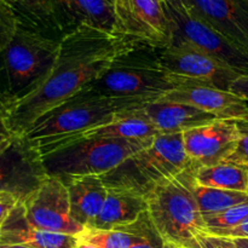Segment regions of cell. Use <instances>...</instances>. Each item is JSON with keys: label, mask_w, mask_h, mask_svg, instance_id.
Here are the masks:
<instances>
[{"label": "cell", "mask_w": 248, "mask_h": 248, "mask_svg": "<svg viewBox=\"0 0 248 248\" xmlns=\"http://www.w3.org/2000/svg\"><path fill=\"white\" fill-rule=\"evenodd\" d=\"M18 202L19 201L15 196L9 195V194H0V232H1L5 220L7 219L11 211Z\"/></svg>", "instance_id": "30"}, {"label": "cell", "mask_w": 248, "mask_h": 248, "mask_svg": "<svg viewBox=\"0 0 248 248\" xmlns=\"http://www.w3.org/2000/svg\"><path fill=\"white\" fill-rule=\"evenodd\" d=\"M189 160L195 167H210L224 162L236 149L241 138L239 123L215 120L182 133Z\"/></svg>", "instance_id": "13"}, {"label": "cell", "mask_w": 248, "mask_h": 248, "mask_svg": "<svg viewBox=\"0 0 248 248\" xmlns=\"http://www.w3.org/2000/svg\"><path fill=\"white\" fill-rule=\"evenodd\" d=\"M182 84V78L162 68L155 48L130 46L119 53L103 75L86 87L101 96L137 97L156 102Z\"/></svg>", "instance_id": "4"}, {"label": "cell", "mask_w": 248, "mask_h": 248, "mask_svg": "<svg viewBox=\"0 0 248 248\" xmlns=\"http://www.w3.org/2000/svg\"><path fill=\"white\" fill-rule=\"evenodd\" d=\"M21 203L26 219L38 229L75 237L84 232L70 215L69 193L60 178L48 177Z\"/></svg>", "instance_id": "11"}, {"label": "cell", "mask_w": 248, "mask_h": 248, "mask_svg": "<svg viewBox=\"0 0 248 248\" xmlns=\"http://www.w3.org/2000/svg\"><path fill=\"white\" fill-rule=\"evenodd\" d=\"M18 24L19 19L14 10L0 0V52L11 41Z\"/></svg>", "instance_id": "27"}, {"label": "cell", "mask_w": 248, "mask_h": 248, "mask_svg": "<svg viewBox=\"0 0 248 248\" xmlns=\"http://www.w3.org/2000/svg\"><path fill=\"white\" fill-rule=\"evenodd\" d=\"M246 167V170H247V189H246V194L248 195V166H245Z\"/></svg>", "instance_id": "38"}, {"label": "cell", "mask_w": 248, "mask_h": 248, "mask_svg": "<svg viewBox=\"0 0 248 248\" xmlns=\"http://www.w3.org/2000/svg\"><path fill=\"white\" fill-rule=\"evenodd\" d=\"M198 242L200 248H237L234 241L229 237L217 236V235L202 234L198 237Z\"/></svg>", "instance_id": "29"}, {"label": "cell", "mask_w": 248, "mask_h": 248, "mask_svg": "<svg viewBox=\"0 0 248 248\" xmlns=\"http://www.w3.org/2000/svg\"><path fill=\"white\" fill-rule=\"evenodd\" d=\"M248 217V202L241 203V205L234 206L228 210L219 213H213V215H205L206 229L207 234L211 235H222L223 232L232 229L241 224Z\"/></svg>", "instance_id": "25"}, {"label": "cell", "mask_w": 248, "mask_h": 248, "mask_svg": "<svg viewBox=\"0 0 248 248\" xmlns=\"http://www.w3.org/2000/svg\"><path fill=\"white\" fill-rule=\"evenodd\" d=\"M219 236L229 237V239H237V237H248V217L241 224H239L237 227L232 228V229L228 230V232H223Z\"/></svg>", "instance_id": "33"}, {"label": "cell", "mask_w": 248, "mask_h": 248, "mask_svg": "<svg viewBox=\"0 0 248 248\" xmlns=\"http://www.w3.org/2000/svg\"><path fill=\"white\" fill-rule=\"evenodd\" d=\"M0 248H31L23 245H0Z\"/></svg>", "instance_id": "36"}, {"label": "cell", "mask_w": 248, "mask_h": 248, "mask_svg": "<svg viewBox=\"0 0 248 248\" xmlns=\"http://www.w3.org/2000/svg\"><path fill=\"white\" fill-rule=\"evenodd\" d=\"M15 11L19 23L41 31L48 36L62 38L52 16L41 0H2Z\"/></svg>", "instance_id": "21"}, {"label": "cell", "mask_w": 248, "mask_h": 248, "mask_svg": "<svg viewBox=\"0 0 248 248\" xmlns=\"http://www.w3.org/2000/svg\"><path fill=\"white\" fill-rule=\"evenodd\" d=\"M194 177L200 186L246 193L247 170L245 166L227 162L210 167L194 166Z\"/></svg>", "instance_id": "20"}, {"label": "cell", "mask_w": 248, "mask_h": 248, "mask_svg": "<svg viewBox=\"0 0 248 248\" xmlns=\"http://www.w3.org/2000/svg\"><path fill=\"white\" fill-rule=\"evenodd\" d=\"M155 137L147 140H81L39 152V154L48 177L102 176L118 167L130 156L149 147Z\"/></svg>", "instance_id": "7"}, {"label": "cell", "mask_w": 248, "mask_h": 248, "mask_svg": "<svg viewBox=\"0 0 248 248\" xmlns=\"http://www.w3.org/2000/svg\"><path fill=\"white\" fill-rule=\"evenodd\" d=\"M41 1L52 16L62 35L81 26V19H80L81 0H41Z\"/></svg>", "instance_id": "23"}, {"label": "cell", "mask_w": 248, "mask_h": 248, "mask_svg": "<svg viewBox=\"0 0 248 248\" xmlns=\"http://www.w3.org/2000/svg\"><path fill=\"white\" fill-rule=\"evenodd\" d=\"M127 45L155 50L172 44L165 0H115V31Z\"/></svg>", "instance_id": "8"}, {"label": "cell", "mask_w": 248, "mask_h": 248, "mask_svg": "<svg viewBox=\"0 0 248 248\" xmlns=\"http://www.w3.org/2000/svg\"><path fill=\"white\" fill-rule=\"evenodd\" d=\"M232 240L237 248H248V237H237Z\"/></svg>", "instance_id": "34"}, {"label": "cell", "mask_w": 248, "mask_h": 248, "mask_svg": "<svg viewBox=\"0 0 248 248\" xmlns=\"http://www.w3.org/2000/svg\"><path fill=\"white\" fill-rule=\"evenodd\" d=\"M148 211L147 199L125 190L108 189V195L98 217L87 228L116 230L135 223Z\"/></svg>", "instance_id": "19"}, {"label": "cell", "mask_w": 248, "mask_h": 248, "mask_svg": "<svg viewBox=\"0 0 248 248\" xmlns=\"http://www.w3.org/2000/svg\"><path fill=\"white\" fill-rule=\"evenodd\" d=\"M127 47L120 36L92 27L80 26L65 33L45 81L24 98L4 107L10 132L23 136L41 116L103 75Z\"/></svg>", "instance_id": "1"}, {"label": "cell", "mask_w": 248, "mask_h": 248, "mask_svg": "<svg viewBox=\"0 0 248 248\" xmlns=\"http://www.w3.org/2000/svg\"><path fill=\"white\" fill-rule=\"evenodd\" d=\"M152 102L137 97L101 96L85 86L64 103L41 116L23 136L29 140H40L78 135L116 120L123 111Z\"/></svg>", "instance_id": "5"}, {"label": "cell", "mask_w": 248, "mask_h": 248, "mask_svg": "<svg viewBox=\"0 0 248 248\" xmlns=\"http://www.w3.org/2000/svg\"><path fill=\"white\" fill-rule=\"evenodd\" d=\"M116 230H124L132 236L130 248H165V241L160 236L148 211L140 216L135 223Z\"/></svg>", "instance_id": "24"}, {"label": "cell", "mask_w": 248, "mask_h": 248, "mask_svg": "<svg viewBox=\"0 0 248 248\" xmlns=\"http://www.w3.org/2000/svg\"><path fill=\"white\" fill-rule=\"evenodd\" d=\"M75 248H78V247H75Z\"/></svg>", "instance_id": "40"}, {"label": "cell", "mask_w": 248, "mask_h": 248, "mask_svg": "<svg viewBox=\"0 0 248 248\" xmlns=\"http://www.w3.org/2000/svg\"><path fill=\"white\" fill-rule=\"evenodd\" d=\"M78 239L97 248H130L132 242V236L124 230H103L93 228H85Z\"/></svg>", "instance_id": "26"}, {"label": "cell", "mask_w": 248, "mask_h": 248, "mask_svg": "<svg viewBox=\"0 0 248 248\" xmlns=\"http://www.w3.org/2000/svg\"><path fill=\"white\" fill-rule=\"evenodd\" d=\"M47 178L38 149L26 136L15 135L0 152V194L23 202Z\"/></svg>", "instance_id": "10"}, {"label": "cell", "mask_w": 248, "mask_h": 248, "mask_svg": "<svg viewBox=\"0 0 248 248\" xmlns=\"http://www.w3.org/2000/svg\"><path fill=\"white\" fill-rule=\"evenodd\" d=\"M14 136L15 135L10 132L6 126V123H5L4 106H2L1 101H0V152L10 144Z\"/></svg>", "instance_id": "31"}, {"label": "cell", "mask_w": 248, "mask_h": 248, "mask_svg": "<svg viewBox=\"0 0 248 248\" xmlns=\"http://www.w3.org/2000/svg\"><path fill=\"white\" fill-rule=\"evenodd\" d=\"M172 44L184 43L219 61L241 75H248V53L207 24L165 1Z\"/></svg>", "instance_id": "9"}, {"label": "cell", "mask_w": 248, "mask_h": 248, "mask_svg": "<svg viewBox=\"0 0 248 248\" xmlns=\"http://www.w3.org/2000/svg\"><path fill=\"white\" fill-rule=\"evenodd\" d=\"M159 101L191 106L219 120H248L247 101L230 91L194 80L183 79L181 86L162 96Z\"/></svg>", "instance_id": "14"}, {"label": "cell", "mask_w": 248, "mask_h": 248, "mask_svg": "<svg viewBox=\"0 0 248 248\" xmlns=\"http://www.w3.org/2000/svg\"><path fill=\"white\" fill-rule=\"evenodd\" d=\"M229 91L248 101V75H241L235 79L230 85Z\"/></svg>", "instance_id": "32"}, {"label": "cell", "mask_w": 248, "mask_h": 248, "mask_svg": "<svg viewBox=\"0 0 248 248\" xmlns=\"http://www.w3.org/2000/svg\"><path fill=\"white\" fill-rule=\"evenodd\" d=\"M157 60L167 73L229 91L230 85L241 77L237 72L202 51L184 43H173L156 50Z\"/></svg>", "instance_id": "12"}, {"label": "cell", "mask_w": 248, "mask_h": 248, "mask_svg": "<svg viewBox=\"0 0 248 248\" xmlns=\"http://www.w3.org/2000/svg\"><path fill=\"white\" fill-rule=\"evenodd\" d=\"M61 39L19 23L0 52V101L7 107L35 91L57 58Z\"/></svg>", "instance_id": "2"}, {"label": "cell", "mask_w": 248, "mask_h": 248, "mask_svg": "<svg viewBox=\"0 0 248 248\" xmlns=\"http://www.w3.org/2000/svg\"><path fill=\"white\" fill-rule=\"evenodd\" d=\"M69 193L70 215L84 228L90 227L98 217L108 195L101 176H69L60 178Z\"/></svg>", "instance_id": "18"}, {"label": "cell", "mask_w": 248, "mask_h": 248, "mask_svg": "<svg viewBox=\"0 0 248 248\" xmlns=\"http://www.w3.org/2000/svg\"><path fill=\"white\" fill-rule=\"evenodd\" d=\"M184 10L248 53V0H182Z\"/></svg>", "instance_id": "15"}, {"label": "cell", "mask_w": 248, "mask_h": 248, "mask_svg": "<svg viewBox=\"0 0 248 248\" xmlns=\"http://www.w3.org/2000/svg\"><path fill=\"white\" fill-rule=\"evenodd\" d=\"M79 239L33 227L24 216L22 203L11 211L0 232V245H23L31 248H75Z\"/></svg>", "instance_id": "17"}, {"label": "cell", "mask_w": 248, "mask_h": 248, "mask_svg": "<svg viewBox=\"0 0 248 248\" xmlns=\"http://www.w3.org/2000/svg\"><path fill=\"white\" fill-rule=\"evenodd\" d=\"M140 116L149 121L159 135H177L218 120L216 116L191 106L171 102H152L135 108Z\"/></svg>", "instance_id": "16"}, {"label": "cell", "mask_w": 248, "mask_h": 248, "mask_svg": "<svg viewBox=\"0 0 248 248\" xmlns=\"http://www.w3.org/2000/svg\"><path fill=\"white\" fill-rule=\"evenodd\" d=\"M194 166L157 184L147 196L148 213L165 244L200 248L198 237L207 232L203 215L193 194Z\"/></svg>", "instance_id": "3"}, {"label": "cell", "mask_w": 248, "mask_h": 248, "mask_svg": "<svg viewBox=\"0 0 248 248\" xmlns=\"http://www.w3.org/2000/svg\"><path fill=\"white\" fill-rule=\"evenodd\" d=\"M191 166L182 133L157 135L152 144L132 155L101 178L108 189L147 196L157 184Z\"/></svg>", "instance_id": "6"}, {"label": "cell", "mask_w": 248, "mask_h": 248, "mask_svg": "<svg viewBox=\"0 0 248 248\" xmlns=\"http://www.w3.org/2000/svg\"><path fill=\"white\" fill-rule=\"evenodd\" d=\"M77 247L78 248H97V247H94L93 245H90V244H87V242H82V241L78 242Z\"/></svg>", "instance_id": "37"}, {"label": "cell", "mask_w": 248, "mask_h": 248, "mask_svg": "<svg viewBox=\"0 0 248 248\" xmlns=\"http://www.w3.org/2000/svg\"><path fill=\"white\" fill-rule=\"evenodd\" d=\"M193 194L203 216L223 212L230 207L248 202V195L246 193L210 188V186H200L196 183V181H194L193 183Z\"/></svg>", "instance_id": "22"}, {"label": "cell", "mask_w": 248, "mask_h": 248, "mask_svg": "<svg viewBox=\"0 0 248 248\" xmlns=\"http://www.w3.org/2000/svg\"><path fill=\"white\" fill-rule=\"evenodd\" d=\"M165 1H166L167 4L171 5V6H173L174 9H177V10H184L183 1H182V0H165Z\"/></svg>", "instance_id": "35"}, {"label": "cell", "mask_w": 248, "mask_h": 248, "mask_svg": "<svg viewBox=\"0 0 248 248\" xmlns=\"http://www.w3.org/2000/svg\"><path fill=\"white\" fill-rule=\"evenodd\" d=\"M237 123L241 131V138L235 152L224 162L239 165V166H248V120L237 121Z\"/></svg>", "instance_id": "28"}, {"label": "cell", "mask_w": 248, "mask_h": 248, "mask_svg": "<svg viewBox=\"0 0 248 248\" xmlns=\"http://www.w3.org/2000/svg\"><path fill=\"white\" fill-rule=\"evenodd\" d=\"M165 248H178V247H174V246H172V245H165Z\"/></svg>", "instance_id": "39"}]
</instances>
